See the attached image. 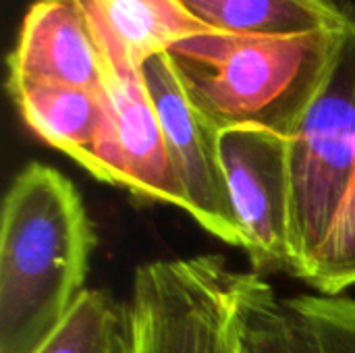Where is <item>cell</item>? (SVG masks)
<instances>
[{
	"label": "cell",
	"instance_id": "1",
	"mask_svg": "<svg viewBox=\"0 0 355 353\" xmlns=\"http://www.w3.org/2000/svg\"><path fill=\"white\" fill-rule=\"evenodd\" d=\"M96 231L60 171L29 162L10 183L0 227V353H37L81 293Z\"/></svg>",
	"mask_w": 355,
	"mask_h": 353
},
{
	"label": "cell",
	"instance_id": "2",
	"mask_svg": "<svg viewBox=\"0 0 355 353\" xmlns=\"http://www.w3.org/2000/svg\"><path fill=\"white\" fill-rule=\"evenodd\" d=\"M347 29L297 35L198 33L166 52L191 106L218 133L262 127L291 137Z\"/></svg>",
	"mask_w": 355,
	"mask_h": 353
},
{
	"label": "cell",
	"instance_id": "3",
	"mask_svg": "<svg viewBox=\"0 0 355 353\" xmlns=\"http://www.w3.org/2000/svg\"><path fill=\"white\" fill-rule=\"evenodd\" d=\"M289 169V275L304 281L355 171V29L343 33L320 89L291 135Z\"/></svg>",
	"mask_w": 355,
	"mask_h": 353
},
{
	"label": "cell",
	"instance_id": "4",
	"mask_svg": "<svg viewBox=\"0 0 355 353\" xmlns=\"http://www.w3.org/2000/svg\"><path fill=\"white\" fill-rule=\"evenodd\" d=\"M241 270L223 256L141 264L127 304L133 353H252L239 322Z\"/></svg>",
	"mask_w": 355,
	"mask_h": 353
},
{
	"label": "cell",
	"instance_id": "5",
	"mask_svg": "<svg viewBox=\"0 0 355 353\" xmlns=\"http://www.w3.org/2000/svg\"><path fill=\"white\" fill-rule=\"evenodd\" d=\"M291 137L262 127L218 133V154L243 248L256 273H289Z\"/></svg>",
	"mask_w": 355,
	"mask_h": 353
},
{
	"label": "cell",
	"instance_id": "6",
	"mask_svg": "<svg viewBox=\"0 0 355 353\" xmlns=\"http://www.w3.org/2000/svg\"><path fill=\"white\" fill-rule=\"evenodd\" d=\"M173 173L185 196V212L216 239L243 248L218 154V131L191 106L166 52L141 67Z\"/></svg>",
	"mask_w": 355,
	"mask_h": 353
},
{
	"label": "cell",
	"instance_id": "7",
	"mask_svg": "<svg viewBox=\"0 0 355 353\" xmlns=\"http://www.w3.org/2000/svg\"><path fill=\"white\" fill-rule=\"evenodd\" d=\"M106 123L89 175L131 193L185 210L141 69L102 60Z\"/></svg>",
	"mask_w": 355,
	"mask_h": 353
},
{
	"label": "cell",
	"instance_id": "8",
	"mask_svg": "<svg viewBox=\"0 0 355 353\" xmlns=\"http://www.w3.org/2000/svg\"><path fill=\"white\" fill-rule=\"evenodd\" d=\"M239 322L252 353H355V300L279 295L256 270L241 273Z\"/></svg>",
	"mask_w": 355,
	"mask_h": 353
},
{
	"label": "cell",
	"instance_id": "9",
	"mask_svg": "<svg viewBox=\"0 0 355 353\" xmlns=\"http://www.w3.org/2000/svg\"><path fill=\"white\" fill-rule=\"evenodd\" d=\"M8 79L104 89L98 44L79 0H35L8 54Z\"/></svg>",
	"mask_w": 355,
	"mask_h": 353
},
{
	"label": "cell",
	"instance_id": "10",
	"mask_svg": "<svg viewBox=\"0 0 355 353\" xmlns=\"http://www.w3.org/2000/svg\"><path fill=\"white\" fill-rule=\"evenodd\" d=\"M102 60L141 69L185 37L210 29L179 0H79Z\"/></svg>",
	"mask_w": 355,
	"mask_h": 353
},
{
	"label": "cell",
	"instance_id": "11",
	"mask_svg": "<svg viewBox=\"0 0 355 353\" xmlns=\"http://www.w3.org/2000/svg\"><path fill=\"white\" fill-rule=\"evenodd\" d=\"M6 87L25 125L92 173L106 123L104 89L94 92L50 81H12Z\"/></svg>",
	"mask_w": 355,
	"mask_h": 353
},
{
	"label": "cell",
	"instance_id": "12",
	"mask_svg": "<svg viewBox=\"0 0 355 353\" xmlns=\"http://www.w3.org/2000/svg\"><path fill=\"white\" fill-rule=\"evenodd\" d=\"M210 31L297 35L349 29L333 0H179Z\"/></svg>",
	"mask_w": 355,
	"mask_h": 353
},
{
	"label": "cell",
	"instance_id": "13",
	"mask_svg": "<svg viewBox=\"0 0 355 353\" xmlns=\"http://www.w3.org/2000/svg\"><path fill=\"white\" fill-rule=\"evenodd\" d=\"M37 353H133L129 310L106 291L85 289Z\"/></svg>",
	"mask_w": 355,
	"mask_h": 353
},
{
	"label": "cell",
	"instance_id": "14",
	"mask_svg": "<svg viewBox=\"0 0 355 353\" xmlns=\"http://www.w3.org/2000/svg\"><path fill=\"white\" fill-rule=\"evenodd\" d=\"M304 281L324 295H341L355 287V171L331 231Z\"/></svg>",
	"mask_w": 355,
	"mask_h": 353
},
{
	"label": "cell",
	"instance_id": "15",
	"mask_svg": "<svg viewBox=\"0 0 355 353\" xmlns=\"http://www.w3.org/2000/svg\"><path fill=\"white\" fill-rule=\"evenodd\" d=\"M333 4L337 6V10L345 19L347 27L355 29V0H333Z\"/></svg>",
	"mask_w": 355,
	"mask_h": 353
}]
</instances>
